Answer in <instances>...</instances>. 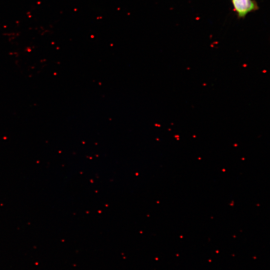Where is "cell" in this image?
Listing matches in <instances>:
<instances>
[{"label": "cell", "instance_id": "1", "mask_svg": "<svg viewBox=\"0 0 270 270\" xmlns=\"http://www.w3.org/2000/svg\"><path fill=\"white\" fill-rule=\"evenodd\" d=\"M233 9L238 18H244L252 12L257 10L259 7L255 0H231Z\"/></svg>", "mask_w": 270, "mask_h": 270}]
</instances>
